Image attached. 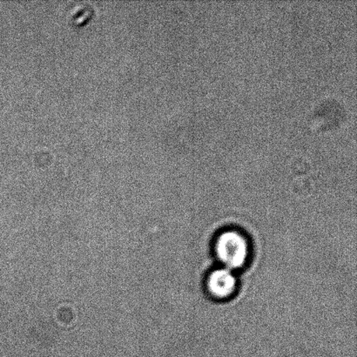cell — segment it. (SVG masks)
Segmentation results:
<instances>
[{
    "label": "cell",
    "instance_id": "7a4b0ae2",
    "mask_svg": "<svg viewBox=\"0 0 357 357\" xmlns=\"http://www.w3.org/2000/svg\"><path fill=\"white\" fill-rule=\"evenodd\" d=\"M236 285L234 271L224 267L213 271L206 281L208 292L219 300L227 299L232 296L236 291Z\"/></svg>",
    "mask_w": 357,
    "mask_h": 357
},
{
    "label": "cell",
    "instance_id": "6da1fadb",
    "mask_svg": "<svg viewBox=\"0 0 357 357\" xmlns=\"http://www.w3.org/2000/svg\"><path fill=\"white\" fill-rule=\"evenodd\" d=\"M215 253L224 268L236 271L247 261L248 244L246 238L237 231H225L217 238Z\"/></svg>",
    "mask_w": 357,
    "mask_h": 357
}]
</instances>
